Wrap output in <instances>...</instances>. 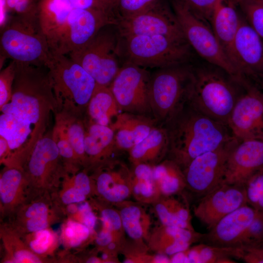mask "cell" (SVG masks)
Segmentation results:
<instances>
[{"mask_svg":"<svg viewBox=\"0 0 263 263\" xmlns=\"http://www.w3.org/2000/svg\"><path fill=\"white\" fill-rule=\"evenodd\" d=\"M263 242V211H257L247 228L238 246H249Z\"/></svg>","mask_w":263,"mask_h":263,"instance_id":"44","label":"cell"},{"mask_svg":"<svg viewBox=\"0 0 263 263\" xmlns=\"http://www.w3.org/2000/svg\"><path fill=\"white\" fill-rule=\"evenodd\" d=\"M83 113L73 103H62L58 105L55 113V124L65 132L81 166L86 169L87 166L84 149L86 126Z\"/></svg>","mask_w":263,"mask_h":263,"instance_id":"28","label":"cell"},{"mask_svg":"<svg viewBox=\"0 0 263 263\" xmlns=\"http://www.w3.org/2000/svg\"><path fill=\"white\" fill-rule=\"evenodd\" d=\"M260 87L262 90L263 91V77H262L260 82Z\"/></svg>","mask_w":263,"mask_h":263,"instance_id":"56","label":"cell"},{"mask_svg":"<svg viewBox=\"0 0 263 263\" xmlns=\"http://www.w3.org/2000/svg\"><path fill=\"white\" fill-rule=\"evenodd\" d=\"M113 241L120 244L111 231L102 226L100 230L97 232L93 242L95 245V249L98 251Z\"/></svg>","mask_w":263,"mask_h":263,"instance_id":"51","label":"cell"},{"mask_svg":"<svg viewBox=\"0 0 263 263\" xmlns=\"http://www.w3.org/2000/svg\"><path fill=\"white\" fill-rule=\"evenodd\" d=\"M46 67L57 105L73 103L84 112L97 86L94 78L67 55L52 53Z\"/></svg>","mask_w":263,"mask_h":263,"instance_id":"8","label":"cell"},{"mask_svg":"<svg viewBox=\"0 0 263 263\" xmlns=\"http://www.w3.org/2000/svg\"><path fill=\"white\" fill-rule=\"evenodd\" d=\"M237 141L233 137L218 148L193 159L183 169L186 188L203 196L221 184L229 154Z\"/></svg>","mask_w":263,"mask_h":263,"instance_id":"15","label":"cell"},{"mask_svg":"<svg viewBox=\"0 0 263 263\" xmlns=\"http://www.w3.org/2000/svg\"><path fill=\"white\" fill-rule=\"evenodd\" d=\"M116 24L115 18L94 10L74 8L53 53L68 55L86 45L104 26Z\"/></svg>","mask_w":263,"mask_h":263,"instance_id":"16","label":"cell"},{"mask_svg":"<svg viewBox=\"0 0 263 263\" xmlns=\"http://www.w3.org/2000/svg\"><path fill=\"white\" fill-rule=\"evenodd\" d=\"M257 211L245 204L226 215L204 233L201 243L217 246H238Z\"/></svg>","mask_w":263,"mask_h":263,"instance_id":"21","label":"cell"},{"mask_svg":"<svg viewBox=\"0 0 263 263\" xmlns=\"http://www.w3.org/2000/svg\"><path fill=\"white\" fill-rule=\"evenodd\" d=\"M93 209L99 214L102 226L111 231L116 239L124 244L127 241L121 217L118 210L113 205L93 197L89 201Z\"/></svg>","mask_w":263,"mask_h":263,"instance_id":"39","label":"cell"},{"mask_svg":"<svg viewBox=\"0 0 263 263\" xmlns=\"http://www.w3.org/2000/svg\"><path fill=\"white\" fill-rule=\"evenodd\" d=\"M203 235L195 230L161 224L151 230L147 245L151 252L170 256L200 242Z\"/></svg>","mask_w":263,"mask_h":263,"instance_id":"22","label":"cell"},{"mask_svg":"<svg viewBox=\"0 0 263 263\" xmlns=\"http://www.w3.org/2000/svg\"><path fill=\"white\" fill-rule=\"evenodd\" d=\"M84 149L88 171L113 159L117 150L113 130L110 126L98 124L85 120Z\"/></svg>","mask_w":263,"mask_h":263,"instance_id":"24","label":"cell"},{"mask_svg":"<svg viewBox=\"0 0 263 263\" xmlns=\"http://www.w3.org/2000/svg\"><path fill=\"white\" fill-rule=\"evenodd\" d=\"M90 171L94 198L114 205L132 196V172L125 164L112 159Z\"/></svg>","mask_w":263,"mask_h":263,"instance_id":"19","label":"cell"},{"mask_svg":"<svg viewBox=\"0 0 263 263\" xmlns=\"http://www.w3.org/2000/svg\"><path fill=\"white\" fill-rule=\"evenodd\" d=\"M238 7L247 22L263 39V1L244 0Z\"/></svg>","mask_w":263,"mask_h":263,"instance_id":"41","label":"cell"},{"mask_svg":"<svg viewBox=\"0 0 263 263\" xmlns=\"http://www.w3.org/2000/svg\"><path fill=\"white\" fill-rule=\"evenodd\" d=\"M120 41L116 25L108 24L86 45L67 56L80 64L97 85L110 87L124 63Z\"/></svg>","mask_w":263,"mask_h":263,"instance_id":"7","label":"cell"},{"mask_svg":"<svg viewBox=\"0 0 263 263\" xmlns=\"http://www.w3.org/2000/svg\"><path fill=\"white\" fill-rule=\"evenodd\" d=\"M237 8L229 4L226 0H220L209 21L218 41L235 68L233 45L242 18Z\"/></svg>","mask_w":263,"mask_h":263,"instance_id":"27","label":"cell"},{"mask_svg":"<svg viewBox=\"0 0 263 263\" xmlns=\"http://www.w3.org/2000/svg\"><path fill=\"white\" fill-rule=\"evenodd\" d=\"M10 101L0 108L2 113L19 116L31 122L42 137L51 112L58 108L45 67L17 63Z\"/></svg>","mask_w":263,"mask_h":263,"instance_id":"2","label":"cell"},{"mask_svg":"<svg viewBox=\"0 0 263 263\" xmlns=\"http://www.w3.org/2000/svg\"><path fill=\"white\" fill-rule=\"evenodd\" d=\"M75 8L94 10L109 14L115 19L113 12L98 0H67Z\"/></svg>","mask_w":263,"mask_h":263,"instance_id":"50","label":"cell"},{"mask_svg":"<svg viewBox=\"0 0 263 263\" xmlns=\"http://www.w3.org/2000/svg\"><path fill=\"white\" fill-rule=\"evenodd\" d=\"M116 25L121 37L161 35L187 41L172 7L167 0H160L133 17L118 20Z\"/></svg>","mask_w":263,"mask_h":263,"instance_id":"13","label":"cell"},{"mask_svg":"<svg viewBox=\"0 0 263 263\" xmlns=\"http://www.w3.org/2000/svg\"><path fill=\"white\" fill-rule=\"evenodd\" d=\"M227 2L232 6L238 7L239 4L244 0H226Z\"/></svg>","mask_w":263,"mask_h":263,"instance_id":"55","label":"cell"},{"mask_svg":"<svg viewBox=\"0 0 263 263\" xmlns=\"http://www.w3.org/2000/svg\"><path fill=\"white\" fill-rule=\"evenodd\" d=\"M188 263H233L232 258L239 259L240 248L223 247L204 243L190 246L185 250Z\"/></svg>","mask_w":263,"mask_h":263,"instance_id":"36","label":"cell"},{"mask_svg":"<svg viewBox=\"0 0 263 263\" xmlns=\"http://www.w3.org/2000/svg\"><path fill=\"white\" fill-rule=\"evenodd\" d=\"M233 48L239 77L245 78L260 86L263 77V39L242 14Z\"/></svg>","mask_w":263,"mask_h":263,"instance_id":"18","label":"cell"},{"mask_svg":"<svg viewBox=\"0 0 263 263\" xmlns=\"http://www.w3.org/2000/svg\"><path fill=\"white\" fill-rule=\"evenodd\" d=\"M263 171V139L238 140L231 149L223 182L244 185Z\"/></svg>","mask_w":263,"mask_h":263,"instance_id":"20","label":"cell"},{"mask_svg":"<svg viewBox=\"0 0 263 263\" xmlns=\"http://www.w3.org/2000/svg\"><path fill=\"white\" fill-rule=\"evenodd\" d=\"M171 5L184 37L194 53L205 62L223 69L234 77H239L208 23L179 0H171Z\"/></svg>","mask_w":263,"mask_h":263,"instance_id":"10","label":"cell"},{"mask_svg":"<svg viewBox=\"0 0 263 263\" xmlns=\"http://www.w3.org/2000/svg\"><path fill=\"white\" fill-rule=\"evenodd\" d=\"M163 125L169 136L168 158L182 169L196 157L234 137L226 125L202 113L188 103Z\"/></svg>","mask_w":263,"mask_h":263,"instance_id":"1","label":"cell"},{"mask_svg":"<svg viewBox=\"0 0 263 263\" xmlns=\"http://www.w3.org/2000/svg\"><path fill=\"white\" fill-rule=\"evenodd\" d=\"M9 155V149L6 141L0 136V161L4 164Z\"/></svg>","mask_w":263,"mask_h":263,"instance_id":"53","label":"cell"},{"mask_svg":"<svg viewBox=\"0 0 263 263\" xmlns=\"http://www.w3.org/2000/svg\"><path fill=\"white\" fill-rule=\"evenodd\" d=\"M262 0V1H263V0Z\"/></svg>","mask_w":263,"mask_h":263,"instance_id":"57","label":"cell"},{"mask_svg":"<svg viewBox=\"0 0 263 263\" xmlns=\"http://www.w3.org/2000/svg\"><path fill=\"white\" fill-rule=\"evenodd\" d=\"M38 0H7L10 16L37 19Z\"/></svg>","mask_w":263,"mask_h":263,"instance_id":"46","label":"cell"},{"mask_svg":"<svg viewBox=\"0 0 263 263\" xmlns=\"http://www.w3.org/2000/svg\"><path fill=\"white\" fill-rule=\"evenodd\" d=\"M244 185L247 204L256 211H263V171L252 176Z\"/></svg>","mask_w":263,"mask_h":263,"instance_id":"43","label":"cell"},{"mask_svg":"<svg viewBox=\"0 0 263 263\" xmlns=\"http://www.w3.org/2000/svg\"><path fill=\"white\" fill-rule=\"evenodd\" d=\"M86 111L88 121L104 126H110L121 112L110 87L97 85Z\"/></svg>","mask_w":263,"mask_h":263,"instance_id":"33","label":"cell"},{"mask_svg":"<svg viewBox=\"0 0 263 263\" xmlns=\"http://www.w3.org/2000/svg\"><path fill=\"white\" fill-rule=\"evenodd\" d=\"M10 18L7 0H0V29L6 25Z\"/></svg>","mask_w":263,"mask_h":263,"instance_id":"52","label":"cell"},{"mask_svg":"<svg viewBox=\"0 0 263 263\" xmlns=\"http://www.w3.org/2000/svg\"><path fill=\"white\" fill-rule=\"evenodd\" d=\"M96 234L82 223L69 217L62 223L60 244L66 249H80L93 242Z\"/></svg>","mask_w":263,"mask_h":263,"instance_id":"38","label":"cell"},{"mask_svg":"<svg viewBox=\"0 0 263 263\" xmlns=\"http://www.w3.org/2000/svg\"><path fill=\"white\" fill-rule=\"evenodd\" d=\"M150 77L147 69L123 63L110 86L121 112L153 117L150 99Z\"/></svg>","mask_w":263,"mask_h":263,"instance_id":"12","label":"cell"},{"mask_svg":"<svg viewBox=\"0 0 263 263\" xmlns=\"http://www.w3.org/2000/svg\"><path fill=\"white\" fill-rule=\"evenodd\" d=\"M67 218L53 195L45 193L29 196L8 218V224L20 236L50 227Z\"/></svg>","mask_w":263,"mask_h":263,"instance_id":"14","label":"cell"},{"mask_svg":"<svg viewBox=\"0 0 263 263\" xmlns=\"http://www.w3.org/2000/svg\"><path fill=\"white\" fill-rule=\"evenodd\" d=\"M19 168L28 181L29 196L55 193L67 173L52 132L38 141Z\"/></svg>","mask_w":263,"mask_h":263,"instance_id":"9","label":"cell"},{"mask_svg":"<svg viewBox=\"0 0 263 263\" xmlns=\"http://www.w3.org/2000/svg\"><path fill=\"white\" fill-rule=\"evenodd\" d=\"M247 204L244 185L222 182L202 196L193 211L209 229L222 218Z\"/></svg>","mask_w":263,"mask_h":263,"instance_id":"17","label":"cell"},{"mask_svg":"<svg viewBox=\"0 0 263 263\" xmlns=\"http://www.w3.org/2000/svg\"><path fill=\"white\" fill-rule=\"evenodd\" d=\"M113 12V8L116 0H98ZM114 13V12H113Z\"/></svg>","mask_w":263,"mask_h":263,"instance_id":"54","label":"cell"},{"mask_svg":"<svg viewBox=\"0 0 263 263\" xmlns=\"http://www.w3.org/2000/svg\"><path fill=\"white\" fill-rule=\"evenodd\" d=\"M237 79L240 93L227 126L238 140L263 139V91L246 78Z\"/></svg>","mask_w":263,"mask_h":263,"instance_id":"11","label":"cell"},{"mask_svg":"<svg viewBox=\"0 0 263 263\" xmlns=\"http://www.w3.org/2000/svg\"><path fill=\"white\" fill-rule=\"evenodd\" d=\"M159 0H116L113 8L116 22L118 20L133 17L147 10Z\"/></svg>","mask_w":263,"mask_h":263,"instance_id":"42","label":"cell"},{"mask_svg":"<svg viewBox=\"0 0 263 263\" xmlns=\"http://www.w3.org/2000/svg\"><path fill=\"white\" fill-rule=\"evenodd\" d=\"M144 205L128 199L113 206L119 211L124 231L128 237L147 244L152 222Z\"/></svg>","mask_w":263,"mask_h":263,"instance_id":"30","label":"cell"},{"mask_svg":"<svg viewBox=\"0 0 263 263\" xmlns=\"http://www.w3.org/2000/svg\"><path fill=\"white\" fill-rule=\"evenodd\" d=\"M0 237L3 251L1 263H48L45 259L34 253L21 237L3 222H0Z\"/></svg>","mask_w":263,"mask_h":263,"instance_id":"32","label":"cell"},{"mask_svg":"<svg viewBox=\"0 0 263 263\" xmlns=\"http://www.w3.org/2000/svg\"><path fill=\"white\" fill-rule=\"evenodd\" d=\"M169 140L166 127H154L142 141L129 151L132 166L139 164L156 165L168 155Z\"/></svg>","mask_w":263,"mask_h":263,"instance_id":"29","label":"cell"},{"mask_svg":"<svg viewBox=\"0 0 263 263\" xmlns=\"http://www.w3.org/2000/svg\"><path fill=\"white\" fill-rule=\"evenodd\" d=\"M124 63L144 68H162L193 62L194 52L187 41L161 35L121 36Z\"/></svg>","mask_w":263,"mask_h":263,"instance_id":"5","label":"cell"},{"mask_svg":"<svg viewBox=\"0 0 263 263\" xmlns=\"http://www.w3.org/2000/svg\"><path fill=\"white\" fill-rule=\"evenodd\" d=\"M153 166L139 164L132 169V196L145 205H151L161 196L153 178Z\"/></svg>","mask_w":263,"mask_h":263,"instance_id":"35","label":"cell"},{"mask_svg":"<svg viewBox=\"0 0 263 263\" xmlns=\"http://www.w3.org/2000/svg\"><path fill=\"white\" fill-rule=\"evenodd\" d=\"M193 62L158 69L151 74L150 99L153 117L164 125L188 102Z\"/></svg>","mask_w":263,"mask_h":263,"instance_id":"6","label":"cell"},{"mask_svg":"<svg viewBox=\"0 0 263 263\" xmlns=\"http://www.w3.org/2000/svg\"><path fill=\"white\" fill-rule=\"evenodd\" d=\"M157 122L151 116L120 112L110 125L118 150L129 151L146 137Z\"/></svg>","mask_w":263,"mask_h":263,"instance_id":"26","label":"cell"},{"mask_svg":"<svg viewBox=\"0 0 263 263\" xmlns=\"http://www.w3.org/2000/svg\"><path fill=\"white\" fill-rule=\"evenodd\" d=\"M30 195L28 181L22 169L4 166L0 174V220L8 218Z\"/></svg>","mask_w":263,"mask_h":263,"instance_id":"23","label":"cell"},{"mask_svg":"<svg viewBox=\"0 0 263 263\" xmlns=\"http://www.w3.org/2000/svg\"><path fill=\"white\" fill-rule=\"evenodd\" d=\"M74 8L67 0H38L37 19L51 52L55 51Z\"/></svg>","mask_w":263,"mask_h":263,"instance_id":"25","label":"cell"},{"mask_svg":"<svg viewBox=\"0 0 263 263\" xmlns=\"http://www.w3.org/2000/svg\"><path fill=\"white\" fill-rule=\"evenodd\" d=\"M239 247V259L246 263H263V242L254 245Z\"/></svg>","mask_w":263,"mask_h":263,"instance_id":"49","label":"cell"},{"mask_svg":"<svg viewBox=\"0 0 263 263\" xmlns=\"http://www.w3.org/2000/svg\"><path fill=\"white\" fill-rule=\"evenodd\" d=\"M196 15L208 23L220 0H179Z\"/></svg>","mask_w":263,"mask_h":263,"instance_id":"47","label":"cell"},{"mask_svg":"<svg viewBox=\"0 0 263 263\" xmlns=\"http://www.w3.org/2000/svg\"><path fill=\"white\" fill-rule=\"evenodd\" d=\"M153 176L161 196L178 195L186 188L183 169L168 158L153 166Z\"/></svg>","mask_w":263,"mask_h":263,"instance_id":"34","label":"cell"},{"mask_svg":"<svg viewBox=\"0 0 263 263\" xmlns=\"http://www.w3.org/2000/svg\"><path fill=\"white\" fill-rule=\"evenodd\" d=\"M193 76L188 103L202 113L227 126L240 93L238 79L206 62L193 63Z\"/></svg>","mask_w":263,"mask_h":263,"instance_id":"3","label":"cell"},{"mask_svg":"<svg viewBox=\"0 0 263 263\" xmlns=\"http://www.w3.org/2000/svg\"><path fill=\"white\" fill-rule=\"evenodd\" d=\"M147 244L131 239L127 240L123 246L120 253L124 257L125 263H158V254H150Z\"/></svg>","mask_w":263,"mask_h":263,"instance_id":"40","label":"cell"},{"mask_svg":"<svg viewBox=\"0 0 263 263\" xmlns=\"http://www.w3.org/2000/svg\"><path fill=\"white\" fill-rule=\"evenodd\" d=\"M175 195L160 196L151 205L153 212L162 225L195 230L187 202Z\"/></svg>","mask_w":263,"mask_h":263,"instance_id":"31","label":"cell"},{"mask_svg":"<svg viewBox=\"0 0 263 263\" xmlns=\"http://www.w3.org/2000/svg\"><path fill=\"white\" fill-rule=\"evenodd\" d=\"M87 226L94 234H96L95 226L97 217L89 201L79 203L77 212L72 218Z\"/></svg>","mask_w":263,"mask_h":263,"instance_id":"48","label":"cell"},{"mask_svg":"<svg viewBox=\"0 0 263 263\" xmlns=\"http://www.w3.org/2000/svg\"><path fill=\"white\" fill-rule=\"evenodd\" d=\"M20 237L34 253L48 263L56 261L55 255L60 244L59 236L50 227Z\"/></svg>","mask_w":263,"mask_h":263,"instance_id":"37","label":"cell"},{"mask_svg":"<svg viewBox=\"0 0 263 263\" xmlns=\"http://www.w3.org/2000/svg\"><path fill=\"white\" fill-rule=\"evenodd\" d=\"M16 67V62L11 60L4 68L0 70V108L7 103L11 99Z\"/></svg>","mask_w":263,"mask_h":263,"instance_id":"45","label":"cell"},{"mask_svg":"<svg viewBox=\"0 0 263 263\" xmlns=\"http://www.w3.org/2000/svg\"><path fill=\"white\" fill-rule=\"evenodd\" d=\"M0 30V70L8 58L18 64L46 67L52 53L38 19L11 16Z\"/></svg>","mask_w":263,"mask_h":263,"instance_id":"4","label":"cell"}]
</instances>
